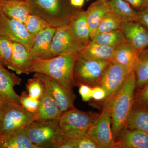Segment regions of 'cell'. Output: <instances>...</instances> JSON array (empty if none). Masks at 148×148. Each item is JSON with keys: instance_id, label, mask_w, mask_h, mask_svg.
I'll list each match as a JSON object with an SVG mask.
<instances>
[{"instance_id": "8fae6325", "label": "cell", "mask_w": 148, "mask_h": 148, "mask_svg": "<svg viewBox=\"0 0 148 148\" xmlns=\"http://www.w3.org/2000/svg\"><path fill=\"white\" fill-rule=\"evenodd\" d=\"M33 76L38 78L43 83L45 88L55 99L61 112L73 108L76 95L73 90L64 87L57 80L45 74L36 73Z\"/></svg>"}, {"instance_id": "d590c367", "label": "cell", "mask_w": 148, "mask_h": 148, "mask_svg": "<svg viewBox=\"0 0 148 148\" xmlns=\"http://www.w3.org/2000/svg\"><path fill=\"white\" fill-rule=\"evenodd\" d=\"M107 94L105 90L100 86H95L92 88V98L95 101H100L106 99Z\"/></svg>"}, {"instance_id": "603a6c76", "label": "cell", "mask_w": 148, "mask_h": 148, "mask_svg": "<svg viewBox=\"0 0 148 148\" xmlns=\"http://www.w3.org/2000/svg\"><path fill=\"white\" fill-rule=\"evenodd\" d=\"M106 3L110 12L114 14L121 23L137 21L138 12L124 0H109Z\"/></svg>"}, {"instance_id": "8d00e7d4", "label": "cell", "mask_w": 148, "mask_h": 148, "mask_svg": "<svg viewBox=\"0 0 148 148\" xmlns=\"http://www.w3.org/2000/svg\"><path fill=\"white\" fill-rule=\"evenodd\" d=\"M137 21L142 24L148 31V7L138 12Z\"/></svg>"}, {"instance_id": "44dd1931", "label": "cell", "mask_w": 148, "mask_h": 148, "mask_svg": "<svg viewBox=\"0 0 148 148\" xmlns=\"http://www.w3.org/2000/svg\"><path fill=\"white\" fill-rule=\"evenodd\" d=\"M115 49L90 40L78 55L86 59L111 61Z\"/></svg>"}, {"instance_id": "ac0fdd59", "label": "cell", "mask_w": 148, "mask_h": 148, "mask_svg": "<svg viewBox=\"0 0 148 148\" xmlns=\"http://www.w3.org/2000/svg\"><path fill=\"white\" fill-rule=\"evenodd\" d=\"M0 6L6 16L24 24L31 14L25 0H1Z\"/></svg>"}, {"instance_id": "f546056e", "label": "cell", "mask_w": 148, "mask_h": 148, "mask_svg": "<svg viewBox=\"0 0 148 148\" xmlns=\"http://www.w3.org/2000/svg\"><path fill=\"white\" fill-rule=\"evenodd\" d=\"M13 42L3 36H0V64L8 67L13 52Z\"/></svg>"}, {"instance_id": "ffe728a7", "label": "cell", "mask_w": 148, "mask_h": 148, "mask_svg": "<svg viewBox=\"0 0 148 148\" xmlns=\"http://www.w3.org/2000/svg\"><path fill=\"white\" fill-rule=\"evenodd\" d=\"M77 39L86 45L90 40V32L85 11H79L69 25Z\"/></svg>"}, {"instance_id": "e575fe53", "label": "cell", "mask_w": 148, "mask_h": 148, "mask_svg": "<svg viewBox=\"0 0 148 148\" xmlns=\"http://www.w3.org/2000/svg\"><path fill=\"white\" fill-rule=\"evenodd\" d=\"M79 92L83 101L88 102L92 99V88L84 84H80L79 85Z\"/></svg>"}, {"instance_id": "9c48e42d", "label": "cell", "mask_w": 148, "mask_h": 148, "mask_svg": "<svg viewBox=\"0 0 148 148\" xmlns=\"http://www.w3.org/2000/svg\"><path fill=\"white\" fill-rule=\"evenodd\" d=\"M84 46L75 36L69 25L56 28L51 45V58L63 54L78 55Z\"/></svg>"}, {"instance_id": "30bf717a", "label": "cell", "mask_w": 148, "mask_h": 148, "mask_svg": "<svg viewBox=\"0 0 148 148\" xmlns=\"http://www.w3.org/2000/svg\"><path fill=\"white\" fill-rule=\"evenodd\" d=\"M0 36L23 45L30 51L35 38L29 33L24 23L8 17L1 11L0 12Z\"/></svg>"}, {"instance_id": "4dcf8cb0", "label": "cell", "mask_w": 148, "mask_h": 148, "mask_svg": "<svg viewBox=\"0 0 148 148\" xmlns=\"http://www.w3.org/2000/svg\"><path fill=\"white\" fill-rule=\"evenodd\" d=\"M26 87L29 96L38 100L41 98L46 90L43 83L38 78L34 76L28 80Z\"/></svg>"}, {"instance_id": "d4e9b609", "label": "cell", "mask_w": 148, "mask_h": 148, "mask_svg": "<svg viewBox=\"0 0 148 148\" xmlns=\"http://www.w3.org/2000/svg\"><path fill=\"white\" fill-rule=\"evenodd\" d=\"M90 32V38L102 18L110 12L106 2L98 0L93 3L85 11Z\"/></svg>"}, {"instance_id": "484cf974", "label": "cell", "mask_w": 148, "mask_h": 148, "mask_svg": "<svg viewBox=\"0 0 148 148\" xmlns=\"http://www.w3.org/2000/svg\"><path fill=\"white\" fill-rule=\"evenodd\" d=\"M133 71L136 77V87H141L148 82V47L138 51Z\"/></svg>"}, {"instance_id": "f35d334b", "label": "cell", "mask_w": 148, "mask_h": 148, "mask_svg": "<svg viewBox=\"0 0 148 148\" xmlns=\"http://www.w3.org/2000/svg\"><path fill=\"white\" fill-rule=\"evenodd\" d=\"M58 148H75V139L67 138L64 139Z\"/></svg>"}, {"instance_id": "ee69618b", "label": "cell", "mask_w": 148, "mask_h": 148, "mask_svg": "<svg viewBox=\"0 0 148 148\" xmlns=\"http://www.w3.org/2000/svg\"><path fill=\"white\" fill-rule=\"evenodd\" d=\"M0 2H1V0H0ZM1 6H0V12H1Z\"/></svg>"}, {"instance_id": "7c38bea8", "label": "cell", "mask_w": 148, "mask_h": 148, "mask_svg": "<svg viewBox=\"0 0 148 148\" xmlns=\"http://www.w3.org/2000/svg\"><path fill=\"white\" fill-rule=\"evenodd\" d=\"M130 72L119 64L110 61L104 71L98 85L106 91V99H111L115 95Z\"/></svg>"}, {"instance_id": "60d3db41", "label": "cell", "mask_w": 148, "mask_h": 148, "mask_svg": "<svg viewBox=\"0 0 148 148\" xmlns=\"http://www.w3.org/2000/svg\"><path fill=\"white\" fill-rule=\"evenodd\" d=\"M71 5L74 7L81 8L84 5L85 0H70Z\"/></svg>"}, {"instance_id": "8992f818", "label": "cell", "mask_w": 148, "mask_h": 148, "mask_svg": "<svg viewBox=\"0 0 148 148\" xmlns=\"http://www.w3.org/2000/svg\"><path fill=\"white\" fill-rule=\"evenodd\" d=\"M58 120L35 121L25 127L26 133L38 148H58L65 138L60 132Z\"/></svg>"}, {"instance_id": "ab89813d", "label": "cell", "mask_w": 148, "mask_h": 148, "mask_svg": "<svg viewBox=\"0 0 148 148\" xmlns=\"http://www.w3.org/2000/svg\"><path fill=\"white\" fill-rule=\"evenodd\" d=\"M147 84L145 87L143 88L140 92L139 98L143 103L148 104V82Z\"/></svg>"}, {"instance_id": "836d02e7", "label": "cell", "mask_w": 148, "mask_h": 148, "mask_svg": "<svg viewBox=\"0 0 148 148\" xmlns=\"http://www.w3.org/2000/svg\"><path fill=\"white\" fill-rule=\"evenodd\" d=\"M97 143L87 135L75 139V148H98Z\"/></svg>"}, {"instance_id": "5b68a950", "label": "cell", "mask_w": 148, "mask_h": 148, "mask_svg": "<svg viewBox=\"0 0 148 148\" xmlns=\"http://www.w3.org/2000/svg\"><path fill=\"white\" fill-rule=\"evenodd\" d=\"M99 115L79 110L74 107L62 113L58 120L61 135L65 139H76L86 135Z\"/></svg>"}, {"instance_id": "f1b7e54d", "label": "cell", "mask_w": 148, "mask_h": 148, "mask_svg": "<svg viewBox=\"0 0 148 148\" xmlns=\"http://www.w3.org/2000/svg\"><path fill=\"white\" fill-rule=\"evenodd\" d=\"M121 22L114 14L109 12L102 18L90 40L99 34L121 29Z\"/></svg>"}, {"instance_id": "d6a6232c", "label": "cell", "mask_w": 148, "mask_h": 148, "mask_svg": "<svg viewBox=\"0 0 148 148\" xmlns=\"http://www.w3.org/2000/svg\"><path fill=\"white\" fill-rule=\"evenodd\" d=\"M20 104L27 110L32 113L38 112L40 105V100L29 96L28 92L23 91L20 95Z\"/></svg>"}, {"instance_id": "cb8c5ba5", "label": "cell", "mask_w": 148, "mask_h": 148, "mask_svg": "<svg viewBox=\"0 0 148 148\" xmlns=\"http://www.w3.org/2000/svg\"><path fill=\"white\" fill-rule=\"evenodd\" d=\"M138 52L126 43L116 49L111 61L119 64L130 72L133 70Z\"/></svg>"}, {"instance_id": "ba28073f", "label": "cell", "mask_w": 148, "mask_h": 148, "mask_svg": "<svg viewBox=\"0 0 148 148\" xmlns=\"http://www.w3.org/2000/svg\"><path fill=\"white\" fill-rule=\"evenodd\" d=\"M86 135L97 143L99 148L116 147L112 129V118L108 103L88 129Z\"/></svg>"}, {"instance_id": "4316f807", "label": "cell", "mask_w": 148, "mask_h": 148, "mask_svg": "<svg viewBox=\"0 0 148 148\" xmlns=\"http://www.w3.org/2000/svg\"><path fill=\"white\" fill-rule=\"evenodd\" d=\"M125 127L138 129L148 134V111L140 107H132Z\"/></svg>"}, {"instance_id": "1f68e13d", "label": "cell", "mask_w": 148, "mask_h": 148, "mask_svg": "<svg viewBox=\"0 0 148 148\" xmlns=\"http://www.w3.org/2000/svg\"><path fill=\"white\" fill-rule=\"evenodd\" d=\"M24 24L29 33L34 37L42 30L51 27L42 18L31 14Z\"/></svg>"}, {"instance_id": "b9f144b4", "label": "cell", "mask_w": 148, "mask_h": 148, "mask_svg": "<svg viewBox=\"0 0 148 148\" xmlns=\"http://www.w3.org/2000/svg\"><path fill=\"white\" fill-rule=\"evenodd\" d=\"M101 1L103 2H106L108 1L109 0H100Z\"/></svg>"}, {"instance_id": "52a82bcc", "label": "cell", "mask_w": 148, "mask_h": 148, "mask_svg": "<svg viewBox=\"0 0 148 148\" xmlns=\"http://www.w3.org/2000/svg\"><path fill=\"white\" fill-rule=\"evenodd\" d=\"M110 61L86 59L77 55L74 69L75 86L84 84L90 87L98 86L102 75Z\"/></svg>"}, {"instance_id": "2e32d148", "label": "cell", "mask_w": 148, "mask_h": 148, "mask_svg": "<svg viewBox=\"0 0 148 148\" xmlns=\"http://www.w3.org/2000/svg\"><path fill=\"white\" fill-rule=\"evenodd\" d=\"M13 42V52L10 63L7 67L18 75L30 74V70L33 61L30 51L23 45Z\"/></svg>"}, {"instance_id": "74e56055", "label": "cell", "mask_w": 148, "mask_h": 148, "mask_svg": "<svg viewBox=\"0 0 148 148\" xmlns=\"http://www.w3.org/2000/svg\"><path fill=\"white\" fill-rule=\"evenodd\" d=\"M133 8L142 10L148 7L147 0H124Z\"/></svg>"}, {"instance_id": "7a4b0ae2", "label": "cell", "mask_w": 148, "mask_h": 148, "mask_svg": "<svg viewBox=\"0 0 148 148\" xmlns=\"http://www.w3.org/2000/svg\"><path fill=\"white\" fill-rule=\"evenodd\" d=\"M136 87L134 71L130 72L124 83L109 102L112 118V129L114 139L126 125L133 104Z\"/></svg>"}, {"instance_id": "d6986e66", "label": "cell", "mask_w": 148, "mask_h": 148, "mask_svg": "<svg viewBox=\"0 0 148 148\" xmlns=\"http://www.w3.org/2000/svg\"><path fill=\"white\" fill-rule=\"evenodd\" d=\"M37 113L38 117L36 121H38L58 119L62 113L55 99L46 88L44 94L40 100Z\"/></svg>"}, {"instance_id": "277c9868", "label": "cell", "mask_w": 148, "mask_h": 148, "mask_svg": "<svg viewBox=\"0 0 148 148\" xmlns=\"http://www.w3.org/2000/svg\"><path fill=\"white\" fill-rule=\"evenodd\" d=\"M38 117V113H32L20 103L3 100L0 107V137L24 128Z\"/></svg>"}, {"instance_id": "5bb4252c", "label": "cell", "mask_w": 148, "mask_h": 148, "mask_svg": "<svg viewBox=\"0 0 148 148\" xmlns=\"http://www.w3.org/2000/svg\"><path fill=\"white\" fill-rule=\"evenodd\" d=\"M21 80L0 64V98L20 103V96L14 90V87L20 84Z\"/></svg>"}, {"instance_id": "f6af8a7d", "label": "cell", "mask_w": 148, "mask_h": 148, "mask_svg": "<svg viewBox=\"0 0 148 148\" xmlns=\"http://www.w3.org/2000/svg\"><path fill=\"white\" fill-rule=\"evenodd\" d=\"M86 1H89V0H86Z\"/></svg>"}, {"instance_id": "9a60e30c", "label": "cell", "mask_w": 148, "mask_h": 148, "mask_svg": "<svg viewBox=\"0 0 148 148\" xmlns=\"http://www.w3.org/2000/svg\"><path fill=\"white\" fill-rule=\"evenodd\" d=\"M56 28L49 27L40 31L35 37L30 53L33 58H51L50 48Z\"/></svg>"}, {"instance_id": "bcb514c9", "label": "cell", "mask_w": 148, "mask_h": 148, "mask_svg": "<svg viewBox=\"0 0 148 148\" xmlns=\"http://www.w3.org/2000/svg\"><path fill=\"white\" fill-rule=\"evenodd\" d=\"M147 1H148V0H147Z\"/></svg>"}, {"instance_id": "e0dca14e", "label": "cell", "mask_w": 148, "mask_h": 148, "mask_svg": "<svg viewBox=\"0 0 148 148\" xmlns=\"http://www.w3.org/2000/svg\"><path fill=\"white\" fill-rule=\"evenodd\" d=\"M117 137L116 147L148 148V134L142 130L124 127Z\"/></svg>"}, {"instance_id": "83f0119b", "label": "cell", "mask_w": 148, "mask_h": 148, "mask_svg": "<svg viewBox=\"0 0 148 148\" xmlns=\"http://www.w3.org/2000/svg\"><path fill=\"white\" fill-rule=\"evenodd\" d=\"M90 40L115 49L127 43L121 29L99 34L93 37Z\"/></svg>"}, {"instance_id": "3957f363", "label": "cell", "mask_w": 148, "mask_h": 148, "mask_svg": "<svg viewBox=\"0 0 148 148\" xmlns=\"http://www.w3.org/2000/svg\"><path fill=\"white\" fill-rule=\"evenodd\" d=\"M77 55L63 54L47 59L33 58L30 73L45 74L57 80L64 87L73 90L75 86L74 66Z\"/></svg>"}, {"instance_id": "4fadbf2b", "label": "cell", "mask_w": 148, "mask_h": 148, "mask_svg": "<svg viewBox=\"0 0 148 148\" xmlns=\"http://www.w3.org/2000/svg\"><path fill=\"white\" fill-rule=\"evenodd\" d=\"M121 30L127 43L137 51L148 47V31L138 21L122 22Z\"/></svg>"}, {"instance_id": "7bdbcfd3", "label": "cell", "mask_w": 148, "mask_h": 148, "mask_svg": "<svg viewBox=\"0 0 148 148\" xmlns=\"http://www.w3.org/2000/svg\"><path fill=\"white\" fill-rule=\"evenodd\" d=\"M2 100L0 98V107H1V105L2 102Z\"/></svg>"}, {"instance_id": "6da1fadb", "label": "cell", "mask_w": 148, "mask_h": 148, "mask_svg": "<svg viewBox=\"0 0 148 148\" xmlns=\"http://www.w3.org/2000/svg\"><path fill=\"white\" fill-rule=\"evenodd\" d=\"M30 13L55 28L68 26L81 8L74 7L70 0H25Z\"/></svg>"}, {"instance_id": "7402d4cb", "label": "cell", "mask_w": 148, "mask_h": 148, "mask_svg": "<svg viewBox=\"0 0 148 148\" xmlns=\"http://www.w3.org/2000/svg\"><path fill=\"white\" fill-rule=\"evenodd\" d=\"M0 148H38L32 143L25 128L0 137Z\"/></svg>"}]
</instances>
